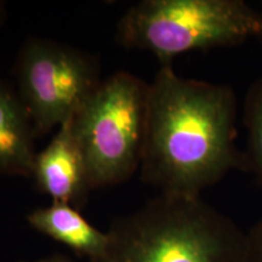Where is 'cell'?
<instances>
[{
    "label": "cell",
    "mask_w": 262,
    "mask_h": 262,
    "mask_svg": "<svg viewBox=\"0 0 262 262\" xmlns=\"http://www.w3.org/2000/svg\"><path fill=\"white\" fill-rule=\"evenodd\" d=\"M237 97L224 84L162 66L149 83L140 178L160 194L202 196L232 170H247L237 140Z\"/></svg>",
    "instance_id": "obj_1"
},
{
    "label": "cell",
    "mask_w": 262,
    "mask_h": 262,
    "mask_svg": "<svg viewBox=\"0 0 262 262\" xmlns=\"http://www.w3.org/2000/svg\"><path fill=\"white\" fill-rule=\"evenodd\" d=\"M106 232L90 262H247V233L202 196L159 194Z\"/></svg>",
    "instance_id": "obj_2"
},
{
    "label": "cell",
    "mask_w": 262,
    "mask_h": 262,
    "mask_svg": "<svg viewBox=\"0 0 262 262\" xmlns=\"http://www.w3.org/2000/svg\"><path fill=\"white\" fill-rule=\"evenodd\" d=\"M262 39V11L244 0H143L117 25L126 49L152 52L162 66L195 50H210Z\"/></svg>",
    "instance_id": "obj_3"
},
{
    "label": "cell",
    "mask_w": 262,
    "mask_h": 262,
    "mask_svg": "<svg viewBox=\"0 0 262 262\" xmlns=\"http://www.w3.org/2000/svg\"><path fill=\"white\" fill-rule=\"evenodd\" d=\"M149 83L117 72L72 118L93 189L119 185L140 170L146 141Z\"/></svg>",
    "instance_id": "obj_4"
},
{
    "label": "cell",
    "mask_w": 262,
    "mask_h": 262,
    "mask_svg": "<svg viewBox=\"0 0 262 262\" xmlns=\"http://www.w3.org/2000/svg\"><path fill=\"white\" fill-rule=\"evenodd\" d=\"M15 74L37 135L72 119L102 81L93 55L41 38L25 42Z\"/></svg>",
    "instance_id": "obj_5"
},
{
    "label": "cell",
    "mask_w": 262,
    "mask_h": 262,
    "mask_svg": "<svg viewBox=\"0 0 262 262\" xmlns=\"http://www.w3.org/2000/svg\"><path fill=\"white\" fill-rule=\"evenodd\" d=\"M31 179L38 191L52 202L66 203L79 210L85 205L93 186L72 119L58 127L51 142L35 155Z\"/></svg>",
    "instance_id": "obj_6"
},
{
    "label": "cell",
    "mask_w": 262,
    "mask_h": 262,
    "mask_svg": "<svg viewBox=\"0 0 262 262\" xmlns=\"http://www.w3.org/2000/svg\"><path fill=\"white\" fill-rule=\"evenodd\" d=\"M32 118L18 94L0 79V178H31L34 164Z\"/></svg>",
    "instance_id": "obj_7"
},
{
    "label": "cell",
    "mask_w": 262,
    "mask_h": 262,
    "mask_svg": "<svg viewBox=\"0 0 262 262\" xmlns=\"http://www.w3.org/2000/svg\"><path fill=\"white\" fill-rule=\"evenodd\" d=\"M34 231L63 244L79 257L94 261L104 253L108 244L107 232H102L81 215L79 209L66 203L52 202L27 215Z\"/></svg>",
    "instance_id": "obj_8"
},
{
    "label": "cell",
    "mask_w": 262,
    "mask_h": 262,
    "mask_svg": "<svg viewBox=\"0 0 262 262\" xmlns=\"http://www.w3.org/2000/svg\"><path fill=\"white\" fill-rule=\"evenodd\" d=\"M244 125L248 133L245 165L262 188V75L251 84L245 96Z\"/></svg>",
    "instance_id": "obj_9"
},
{
    "label": "cell",
    "mask_w": 262,
    "mask_h": 262,
    "mask_svg": "<svg viewBox=\"0 0 262 262\" xmlns=\"http://www.w3.org/2000/svg\"><path fill=\"white\" fill-rule=\"evenodd\" d=\"M247 262H262V219L247 233Z\"/></svg>",
    "instance_id": "obj_10"
},
{
    "label": "cell",
    "mask_w": 262,
    "mask_h": 262,
    "mask_svg": "<svg viewBox=\"0 0 262 262\" xmlns=\"http://www.w3.org/2000/svg\"><path fill=\"white\" fill-rule=\"evenodd\" d=\"M31 262H75L74 260H72L70 256L63 254H52L49 255V256L38 258L35 261H31Z\"/></svg>",
    "instance_id": "obj_11"
},
{
    "label": "cell",
    "mask_w": 262,
    "mask_h": 262,
    "mask_svg": "<svg viewBox=\"0 0 262 262\" xmlns=\"http://www.w3.org/2000/svg\"><path fill=\"white\" fill-rule=\"evenodd\" d=\"M2 16H3V5L2 3H0V19H2Z\"/></svg>",
    "instance_id": "obj_12"
},
{
    "label": "cell",
    "mask_w": 262,
    "mask_h": 262,
    "mask_svg": "<svg viewBox=\"0 0 262 262\" xmlns=\"http://www.w3.org/2000/svg\"><path fill=\"white\" fill-rule=\"evenodd\" d=\"M261 11H262V5H261Z\"/></svg>",
    "instance_id": "obj_13"
}]
</instances>
